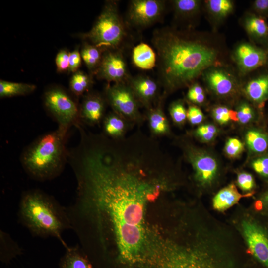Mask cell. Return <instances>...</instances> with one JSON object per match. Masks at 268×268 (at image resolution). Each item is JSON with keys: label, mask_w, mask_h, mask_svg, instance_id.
Returning <instances> with one entry per match:
<instances>
[{"label": "cell", "mask_w": 268, "mask_h": 268, "mask_svg": "<svg viewBox=\"0 0 268 268\" xmlns=\"http://www.w3.org/2000/svg\"><path fill=\"white\" fill-rule=\"evenodd\" d=\"M151 42L164 99L189 87L209 67L224 65L222 45L209 34L165 27L153 32Z\"/></svg>", "instance_id": "6da1fadb"}, {"label": "cell", "mask_w": 268, "mask_h": 268, "mask_svg": "<svg viewBox=\"0 0 268 268\" xmlns=\"http://www.w3.org/2000/svg\"><path fill=\"white\" fill-rule=\"evenodd\" d=\"M68 132L58 128L36 138L23 150L20 162L33 179L44 181L58 176L68 162Z\"/></svg>", "instance_id": "7a4b0ae2"}, {"label": "cell", "mask_w": 268, "mask_h": 268, "mask_svg": "<svg viewBox=\"0 0 268 268\" xmlns=\"http://www.w3.org/2000/svg\"><path fill=\"white\" fill-rule=\"evenodd\" d=\"M18 213L22 223L38 236L60 238L70 226L62 206L53 198L39 190H28L22 194Z\"/></svg>", "instance_id": "3957f363"}, {"label": "cell", "mask_w": 268, "mask_h": 268, "mask_svg": "<svg viewBox=\"0 0 268 268\" xmlns=\"http://www.w3.org/2000/svg\"><path fill=\"white\" fill-rule=\"evenodd\" d=\"M127 36L126 23L121 16L117 2H105L100 15L89 31L81 37L103 52L110 49H121Z\"/></svg>", "instance_id": "277c9868"}, {"label": "cell", "mask_w": 268, "mask_h": 268, "mask_svg": "<svg viewBox=\"0 0 268 268\" xmlns=\"http://www.w3.org/2000/svg\"><path fill=\"white\" fill-rule=\"evenodd\" d=\"M44 107L58 128L68 131L74 126L82 124L80 119V104L68 92L58 86L45 91L43 96Z\"/></svg>", "instance_id": "5b68a950"}, {"label": "cell", "mask_w": 268, "mask_h": 268, "mask_svg": "<svg viewBox=\"0 0 268 268\" xmlns=\"http://www.w3.org/2000/svg\"><path fill=\"white\" fill-rule=\"evenodd\" d=\"M104 96L113 111L132 125L144 122L145 116L140 111L141 105L127 82L108 84Z\"/></svg>", "instance_id": "8992f818"}, {"label": "cell", "mask_w": 268, "mask_h": 268, "mask_svg": "<svg viewBox=\"0 0 268 268\" xmlns=\"http://www.w3.org/2000/svg\"><path fill=\"white\" fill-rule=\"evenodd\" d=\"M183 150L198 184L204 187L211 185L219 171L217 159L210 152L189 144L184 145Z\"/></svg>", "instance_id": "52a82bcc"}, {"label": "cell", "mask_w": 268, "mask_h": 268, "mask_svg": "<svg viewBox=\"0 0 268 268\" xmlns=\"http://www.w3.org/2000/svg\"><path fill=\"white\" fill-rule=\"evenodd\" d=\"M201 77L208 89L217 97L232 98L242 91L237 77L224 65L209 67L203 73Z\"/></svg>", "instance_id": "ba28073f"}, {"label": "cell", "mask_w": 268, "mask_h": 268, "mask_svg": "<svg viewBox=\"0 0 268 268\" xmlns=\"http://www.w3.org/2000/svg\"><path fill=\"white\" fill-rule=\"evenodd\" d=\"M166 1L162 0H132L126 14L127 24L144 28L158 22L162 17Z\"/></svg>", "instance_id": "9c48e42d"}, {"label": "cell", "mask_w": 268, "mask_h": 268, "mask_svg": "<svg viewBox=\"0 0 268 268\" xmlns=\"http://www.w3.org/2000/svg\"><path fill=\"white\" fill-rule=\"evenodd\" d=\"M232 58L241 75L268 66V50L252 42L238 43L233 50Z\"/></svg>", "instance_id": "30bf717a"}, {"label": "cell", "mask_w": 268, "mask_h": 268, "mask_svg": "<svg viewBox=\"0 0 268 268\" xmlns=\"http://www.w3.org/2000/svg\"><path fill=\"white\" fill-rule=\"evenodd\" d=\"M242 231L250 253L262 268H268V231L257 222L246 219Z\"/></svg>", "instance_id": "8fae6325"}, {"label": "cell", "mask_w": 268, "mask_h": 268, "mask_svg": "<svg viewBox=\"0 0 268 268\" xmlns=\"http://www.w3.org/2000/svg\"><path fill=\"white\" fill-rule=\"evenodd\" d=\"M97 77L114 83L127 82L130 75L121 49H110L103 52Z\"/></svg>", "instance_id": "7c38bea8"}, {"label": "cell", "mask_w": 268, "mask_h": 268, "mask_svg": "<svg viewBox=\"0 0 268 268\" xmlns=\"http://www.w3.org/2000/svg\"><path fill=\"white\" fill-rule=\"evenodd\" d=\"M127 82L130 85L141 106L149 110L163 98L160 94V85L158 81L145 75L129 77Z\"/></svg>", "instance_id": "4fadbf2b"}, {"label": "cell", "mask_w": 268, "mask_h": 268, "mask_svg": "<svg viewBox=\"0 0 268 268\" xmlns=\"http://www.w3.org/2000/svg\"><path fill=\"white\" fill-rule=\"evenodd\" d=\"M107 101L104 96L89 92L83 96L80 104V119L81 123L90 126L99 125L105 116Z\"/></svg>", "instance_id": "5bb4252c"}, {"label": "cell", "mask_w": 268, "mask_h": 268, "mask_svg": "<svg viewBox=\"0 0 268 268\" xmlns=\"http://www.w3.org/2000/svg\"><path fill=\"white\" fill-rule=\"evenodd\" d=\"M257 71L242 88V90L255 107L261 109L268 101V66Z\"/></svg>", "instance_id": "9a60e30c"}, {"label": "cell", "mask_w": 268, "mask_h": 268, "mask_svg": "<svg viewBox=\"0 0 268 268\" xmlns=\"http://www.w3.org/2000/svg\"><path fill=\"white\" fill-rule=\"evenodd\" d=\"M242 26L251 42L268 50V24L266 19L251 12L242 18Z\"/></svg>", "instance_id": "2e32d148"}, {"label": "cell", "mask_w": 268, "mask_h": 268, "mask_svg": "<svg viewBox=\"0 0 268 268\" xmlns=\"http://www.w3.org/2000/svg\"><path fill=\"white\" fill-rule=\"evenodd\" d=\"M174 18L189 24L192 29L193 21L200 17L203 9V2L200 0H174L171 1Z\"/></svg>", "instance_id": "e0dca14e"}, {"label": "cell", "mask_w": 268, "mask_h": 268, "mask_svg": "<svg viewBox=\"0 0 268 268\" xmlns=\"http://www.w3.org/2000/svg\"><path fill=\"white\" fill-rule=\"evenodd\" d=\"M203 1V9L213 26L221 24L234 10V2L231 0H208Z\"/></svg>", "instance_id": "ac0fdd59"}, {"label": "cell", "mask_w": 268, "mask_h": 268, "mask_svg": "<svg viewBox=\"0 0 268 268\" xmlns=\"http://www.w3.org/2000/svg\"><path fill=\"white\" fill-rule=\"evenodd\" d=\"M163 99L162 98L156 106L147 110L145 115L152 137L165 135L170 133L168 120L162 108Z\"/></svg>", "instance_id": "d6986e66"}, {"label": "cell", "mask_w": 268, "mask_h": 268, "mask_svg": "<svg viewBox=\"0 0 268 268\" xmlns=\"http://www.w3.org/2000/svg\"><path fill=\"white\" fill-rule=\"evenodd\" d=\"M103 134L112 139H120L124 136L131 126H134L114 112L105 115L103 121Z\"/></svg>", "instance_id": "ffe728a7"}, {"label": "cell", "mask_w": 268, "mask_h": 268, "mask_svg": "<svg viewBox=\"0 0 268 268\" xmlns=\"http://www.w3.org/2000/svg\"><path fill=\"white\" fill-rule=\"evenodd\" d=\"M253 193L245 195L240 194L236 186L231 184L220 190L214 197L213 208L220 211H224L238 202L243 197L250 196Z\"/></svg>", "instance_id": "44dd1931"}, {"label": "cell", "mask_w": 268, "mask_h": 268, "mask_svg": "<svg viewBox=\"0 0 268 268\" xmlns=\"http://www.w3.org/2000/svg\"><path fill=\"white\" fill-rule=\"evenodd\" d=\"M132 59L134 65L142 70H150L157 65L155 51L149 45L141 42L133 48Z\"/></svg>", "instance_id": "7402d4cb"}, {"label": "cell", "mask_w": 268, "mask_h": 268, "mask_svg": "<svg viewBox=\"0 0 268 268\" xmlns=\"http://www.w3.org/2000/svg\"><path fill=\"white\" fill-rule=\"evenodd\" d=\"M59 266V268H94L91 260L78 246L67 247Z\"/></svg>", "instance_id": "603a6c76"}, {"label": "cell", "mask_w": 268, "mask_h": 268, "mask_svg": "<svg viewBox=\"0 0 268 268\" xmlns=\"http://www.w3.org/2000/svg\"><path fill=\"white\" fill-rule=\"evenodd\" d=\"M245 141L249 150L258 155L268 149V133L259 129H249L245 134Z\"/></svg>", "instance_id": "cb8c5ba5"}, {"label": "cell", "mask_w": 268, "mask_h": 268, "mask_svg": "<svg viewBox=\"0 0 268 268\" xmlns=\"http://www.w3.org/2000/svg\"><path fill=\"white\" fill-rule=\"evenodd\" d=\"M36 89V86L32 84L0 80V98L27 95L33 93Z\"/></svg>", "instance_id": "d4e9b609"}, {"label": "cell", "mask_w": 268, "mask_h": 268, "mask_svg": "<svg viewBox=\"0 0 268 268\" xmlns=\"http://www.w3.org/2000/svg\"><path fill=\"white\" fill-rule=\"evenodd\" d=\"M103 52L100 48L87 41L83 43L80 51L82 59L92 73L96 72L102 60Z\"/></svg>", "instance_id": "484cf974"}, {"label": "cell", "mask_w": 268, "mask_h": 268, "mask_svg": "<svg viewBox=\"0 0 268 268\" xmlns=\"http://www.w3.org/2000/svg\"><path fill=\"white\" fill-rule=\"evenodd\" d=\"M93 85L92 77L87 73L78 70L73 73L69 81V90L74 96H83L90 92Z\"/></svg>", "instance_id": "4316f807"}, {"label": "cell", "mask_w": 268, "mask_h": 268, "mask_svg": "<svg viewBox=\"0 0 268 268\" xmlns=\"http://www.w3.org/2000/svg\"><path fill=\"white\" fill-rule=\"evenodd\" d=\"M0 237L8 246L1 243L0 259L1 262L8 263L22 253L21 249L6 233L1 231Z\"/></svg>", "instance_id": "83f0119b"}, {"label": "cell", "mask_w": 268, "mask_h": 268, "mask_svg": "<svg viewBox=\"0 0 268 268\" xmlns=\"http://www.w3.org/2000/svg\"><path fill=\"white\" fill-rule=\"evenodd\" d=\"M253 104L243 101L238 105L236 110L237 119L241 124L245 125L253 121L256 117V111Z\"/></svg>", "instance_id": "f1b7e54d"}, {"label": "cell", "mask_w": 268, "mask_h": 268, "mask_svg": "<svg viewBox=\"0 0 268 268\" xmlns=\"http://www.w3.org/2000/svg\"><path fill=\"white\" fill-rule=\"evenodd\" d=\"M212 116L215 121L220 125H225L230 121H237L236 111L226 106L217 105L211 111Z\"/></svg>", "instance_id": "f546056e"}, {"label": "cell", "mask_w": 268, "mask_h": 268, "mask_svg": "<svg viewBox=\"0 0 268 268\" xmlns=\"http://www.w3.org/2000/svg\"><path fill=\"white\" fill-rule=\"evenodd\" d=\"M169 111L173 122L177 125H182L187 119V112L182 100L173 101L169 106Z\"/></svg>", "instance_id": "4dcf8cb0"}, {"label": "cell", "mask_w": 268, "mask_h": 268, "mask_svg": "<svg viewBox=\"0 0 268 268\" xmlns=\"http://www.w3.org/2000/svg\"><path fill=\"white\" fill-rule=\"evenodd\" d=\"M217 134L218 129L215 126L211 124L200 126L195 131L196 136L204 142L213 141Z\"/></svg>", "instance_id": "1f68e13d"}, {"label": "cell", "mask_w": 268, "mask_h": 268, "mask_svg": "<svg viewBox=\"0 0 268 268\" xmlns=\"http://www.w3.org/2000/svg\"><path fill=\"white\" fill-rule=\"evenodd\" d=\"M186 97L189 101L196 105L203 104L206 99L203 87L196 82L189 86Z\"/></svg>", "instance_id": "d6a6232c"}, {"label": "cell", "mask_w": 268, "mask_h": 268, "mask_svg": "<svg viewBox=\"0 0 268 268\" xmlns=\"http://www.w3.org/2000/svg\"><path fill=\"white\" fill-rule=\"evenodd\" d=\"M253 170L261 176L268 178V153L258 155L251 162Z\"/></svg>", "instance_id": "836d02e7"}, {"label": "cell", "mask_w": 268, "mask_h": 268, "mask_svg": "<svg viewBox=\"0 0 268 268\" xmlns=\"http://www.w3.org/2000/svg\"><path fill=\"white\" fill-rule=\"evenodd\" d=\"M244 150L243 143L238 138H229L225 145L224 151L229 157L235 158L239 156Z\"/></svg>", "instance_id": "e575fe53"}, {"label": "cell", "mask_w": 268, "mask_h": 268, "mask_svg": "<svg viewBox=\"0 0 268 268\" xmlns=\"http://www.w3.org/2000/svg\"><path fill=\"white\" fill-rule=\"evenodd\" d=\"M237 183L239 188L245 192L252 191L255 186L253 176L250 173L242 172L238 174Z\"/></svg>", "instance_id": "d590c367"}, {"label": "cell", "mask_w": 268, "mask_h": 268, "mask_svg": "<svg viewBox=\"0 0 268 268\" xmlns=\"http://www.w3.org/2000/svg\"><path fill=\"white\" fill-rule=\"evenodd\" d=\"M69 53L66 49H62L57 53L55 63L58 72L68 70Z\"/></svg>", "instance_id": "8d00e7d4"}, {"label": "cell", "mask_w": 268, "mask_h": 268, "mask_svg": "<svg viewBox=\"0 0 268 268\" xmlns=\"http://www.w3.org/2000/svg\"><path fill=\"white\" fill-rule=\"evenodd\" d=\"M204 118L201 110L197 106L189 105L187 112V119L192 125L200 124Z\"/></svg>", "instance_id": "74e56055"}, {"label": "cell", "mask_w": 268, "mask_h": 268, "mask_svg": "<svg viewBox=\"0 0 268 268\" xmlns=\"http://www.w3.org/2000/svg\"><path fill=\"white\" fill-rule=\"evenodd\" d=\"M252 12L267 19L268 18V0H255L251 4Z\"/></svg>", "instance_id": "f35d334b"}, {"label": "cell", "mask_w": 268, "mask_h": 268, "mask_svg": "<svg viewBox=\"0 0 268 268\" xmlns=\"http://www.w3.org/2000/svg\"><path fill=\"white\" fill-rule=\"evenodd\" d=\"M82 57L78 48L69 53L68 72L73 73L79 70L81 66Z\"/></svg>", "instance_id": "ab89813d"}, {"label": "cell", "mask_w": 268, "mask_h": 268, "mask_svg": "<svg viewBox=\"0 0 268 268\" xmlns=\"http://www.w3.org/2000/svg\"><path fill=\"white\" fill-rule=\"evenodd\" d=\"M257 209H261L262 207L268 208V191L261 197L260 200L256 203Z\"/></svg>", "instance_id": "60d3db41"}]
</instances>
